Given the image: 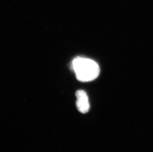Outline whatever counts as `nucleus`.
Masks as SVG:
<instances>
[{
    "mask_svg": "<svg viewBox=\"0 0 153 152\" xmlns=\"http://www.w3.org/2000/svg\"><path fill=\"white\" fill-rule=\"evenodd\" d=\"M72 68L77 79L82 82H90L96 79L100 74V67L95 61L86 58L74 59Z\"/></svg>",
    "mask_w": 153,
    "mask_h": 152,
    "instance_id": "nucleus-1",
    "label": "nucleus"
},
{
    "mask_svg": "<svg viewBox=\"0 0 153 152\" xmlns=\"http://www.w3.org/2000/svg\"><path fill=\"white\" fill-rule=\"evenodd\" d=\"M77 108L82 113H86L89 110L90 104L87 93L83 90H79L76 92Z\"/></svg>",
    "mask_w": 153,
    "mask_h": 152,
    "instance_id": "nucleus-2",
    "label": "nucleus"
}]
</instances>
